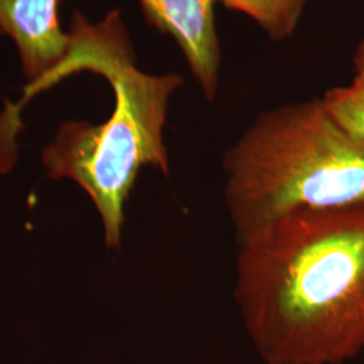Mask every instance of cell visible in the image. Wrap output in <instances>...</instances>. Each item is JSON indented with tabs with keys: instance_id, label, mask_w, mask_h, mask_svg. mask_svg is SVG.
I'll return each instance as SVG.
<instances>
[{
	"instance_id": "6da1fadb",
	"label": "cell",
	"mask_w": 364,
	"mask_h": 364,
	"mask_svg": "<svg viewBox=\"0 0 364 364\" xmlns=\"http://www.w3.org/2000/svg\"><path fill=\"white\" fill-rule=\"evenodd\" d=\"M236 242L235 301L264 363L364 350V207L293 212Z\"/></svg>"
},
{
	"instance_id": "7a4b0ae2",
	"label": "cell",
	"mask_w": 364,
	"mask_h": 364,
	"mask_svg": "<svg viewBox=\"0 0 364 364\" xmlns=\"http://www.w3.org/2000/svg\"><path fill=\"white\" fill-rule=\"evenodd\" d=\"M63 63L34 95L73 73L90 70L111 84L115 107L102 124L66 122L42 151L52 178H70L91 197L105 227V243L120 247L124 207L139 171L153 166L169 174L164 129L171 95L183 82L177 73L149 75L135 63L122 14L114 10L97 23L75 11Z\"/></svg>"
},
{
	"instance_id": "3957f363",
	"label": "cell",
	"mask_w": 364,
	"mask_h": 364,
	"mask_svg": "<svg viewBox=\"0 0 364 364\" xmlns=\"http://www.w3.org/2000/svg\"><path fill=\"white\" fill-rule=\"evenodd\" d=\"M223 168L236 236L293 212L364 207V144L338 129L321 99L260 114Z\"/></svg>"
},
{
	"instance_id": "277c9868",
	"label": "cell",
	"mask_w": 364,
	"mask_h": 364,
	"mask_svg": "<svg viewBox=\"0 0 364 364\" xmlns=\"http://www.w3.org/2000/svg\"><path fill=\"white\" fill-rule=\"evenodd\" d=\"M0 34L16 45L30 84L21 105L7 107L0 117L14 130L30 93L60 65L68 52L69 36L58 21V0H0Z\"/></svg>"
},
{
	"instance_id": "5b68a950",
	"label": "cell",
	"mask_w": 364,
	"mask_h": 364,
	"mask_svg": "<svg viewBox=\"0 0 364 364\" xmlns=\"http://www.w3.org/2000/svg\"><path fill=\"white\" fill-rule=\"evenodd\" d=\"M147 22L180 46L205 99L220 84L221 49L215 23V0H138Z\"/></svg>"
},
{
	"instance_id": "8992f818",
	"label": "cell",
	"mask_w": 364,
	"mask_h": 364,
	"mask_svg": "<svg viewBox=\"0 0 364 364\" xmlns=\"http://www.w3.org/2000/svg\"><path fill=\"white\" fill-rule=\"evenodd\" d=\"M250 16L274 42L290 38L299 26L308 0H215Z\"/></svg>"
},
{
	"instance_id": "52a82bcc",
	"label": "cell",
	"mask_w": 364,
	"mask_h": 364,
	"mask_svg": "<svg viewBox=\"0 0 364 364\" xmlns=\"http://www.w3.org/2000/svg\"><path fill=\"white\" fill-rule=\"evenodd\" d=\"M321 103L340 130L358 144H364V84L352 82L326 92Z\"/></svg>"
},
{
	"instance_id": "ba28073f",
	"label": "cell",
	"mask_w": 364,
	"mask_h": 364,
	"mask_svg": "<svg viewBox=\"0 0 364 364\" xmlns=\"http://www.w3.org/2000/svg\"><path fill=\"white\" fill-rule=\"evenodd\" d=\"M353 65H355V82L364 84V39L362 43L358 46L355 57H353Z\"/></svg>"
}]
</instances>
